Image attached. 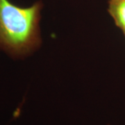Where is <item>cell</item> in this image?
I'll return each instance as SVG.
<instances>
[{
	"mask_svg": "<svg viewBox=\"0 0 125 125\" xmlns=\"http://www.w3.org/2000/svg\"><path fill=\"white\" fill-rule=\"evenodd\" d=\"M42 4L23 8L0 0V50L13 58H23L39 48Z\"/></svg>",
	"mask_w": 125,
	"mask_h": 125,
	"instance_id": "obj_1",
	"label": "cell"
},
{
	"mask_svg": "<svg viewBox=\"0 0 125 125\" xmlns=\"http://www.w3.org/2000/svg\"><path fill=\"white\" fill-rule=\"evenodd\" d=\"M108 11L125 37V0H109Z\"/></svg>",
	"mask_w": 125,
	"mask_h": 125,
	"instance_id": "obj_2",
	"label": "cell"
},
{
	"mask_svg": "<svg viewBox=\"0 0 125 125\" xmlns=\"http://www.w3.org/2000/svg\"></svg>",
	"mask_w": 125,
	"mask_h": 125,
	"instance_id": "obj_3",
	"label": "cell"
}]
</instances>
